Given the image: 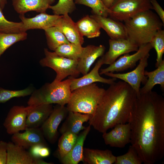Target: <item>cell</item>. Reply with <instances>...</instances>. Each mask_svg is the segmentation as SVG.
<instances>
[{
	"label": "cell",
	"mask_w": 164,
	"mask_h": 164,
	"mask_svg": "<svg viewBox=\"0 0 164 164\" xmlns=\"http://www.w3.org/2000/svg\"><path fill=\"white\" fill-rule=\"evenodd\" d=\"M130 143L145 164L164 156V98L156 92L137 96L128 122Z\"/></svg>",
	"instance_id": "obj_1"
},
{
	"label": "cell",
	"mask_w": 164,
	"mask_h": 164,
	"mask_svg": "<svg viewBox=\"0 0 164 164\" xmlns=\"http://www.w3.org/2000/svg\"><path fill=\"white\" fill-rule=\"evenodd\" d=\"M110 85L89 120V125L102 133L117 124L128 122L137 97L135 90L125 81Z\"/></svg>",
	"instance_id": "obj_2"
},
{
	"label": "cell",
	"mask_w": 164,
	"mask_h": 164,
	"mask_svg": "<svg viewBox=\"0 0 164 164\" xmlns=\"http://www.w3.org/2000/svg\"><path fill=\"white\" fill-rule=\"evenodd\" d=\"M127 39L138 47L150 43L164 24L151 10L141 12L125 21Z\"/></svg>",
	"instance_id": "obj_3"
},
{
	"label": "cell",
	"mask_w": 164,
	"mask_h": 164,
	"mask_svg": "<svg viewBox=\"0 0 164 164\" xmlns=\"http://www.w3.org/2000/svg\"><path fill=\"white\" fill-rule=\"evenodd\" d=\"M70 85L69 78L58 83H46L34 90L27 102L28 105L53 104L65 105L71 94Z\"/></svg>",
	"instance_id": "obj_4"
},
{
	"label": "cell",
	"mask_w": 164,
	"mask_h": 164,
	"mask_svg": "<svg viewBox=\"0 0 164 164\" xmlns=\"http://www.w3.org/2000/svg\"><path fill=\"white\" fill-rule=\"evenodd\" d=\"M105 91L95 83L78 88L71 92L66 107L69 111L93 115Z\"/></svg>",
	"instance_id": "obj_5"
},
{
	"label": "cell",
	"mask_w": 164,
	"mask_h": 164,
	"mask_svg": "<svg viewBox=\"0 0 164 164\" xmlns=\"http://www.w3.org/2000/svg\"><path fill=\"white\" fill-rule=\"evenodd\" d=\"M44 51L45 57L39 63L41 66L50 67L56 72V76L53 82H59L68 76L76 78L80 74L77 68L78 60L60 56L46 48Z\"/></svg>",
	"instance_id": "obj_6"
},
{
	"label": "cell",
	"mask_w": 164,
	"mask_h": 164,
	"mask_svg": "<svg viewBox=\"0 0 164 164\" xmlns=\"http://www.w3.org/2000/svg\"><path fill=\"white\" fill-rule=\"evenodd\" d=\"M109 9L108 15L111 18L124 22L152 7L150 0H115Z\"/></svg>",
	"instance_id": "obj_7"
},
{
	"label": "cell",
	"mask_w": 164,
	"mask_h": 164,
	"mask_svg": "<svg viewBox=\"0 0 164 164\" xmlns=\"http://www.w3.org/2000/svg\"><path fill=\"white\" fill-rule=\"evenodd\" d=\"M152 48L149 43L142 45L134 54H125L108 67L101 69L99 74H103L108 72H121L129 68H132L135 66L138 61L149 54L150 51Z\"/></svg>",
	"instance_id": "obj_8"
},
{
	"label": "cell",
	"mask_w": 164,
	"mask_h": 164,
	"mask_svg": "<svg viewBox=\"0 0 164 164\" xmlns=\"http://www.w3.org/2000/svg\"><path fill=\"white\" fill-rule=\"evenodd\" d=\"M149 54L147 55L139 61V63L133 70L125 73H114L108 72L104 74L112 78L121 79L128 84L135 90L137 96H139L141 84L144 85L147 80L145 75V68L148 65V59Z\"/></svg>",
	"instance_id": "obj_9"
},
{
	"label": "cell",
	"mask_w": 164,
	"mask_h": 164,
	"mask_svg": "<svg viewBox=\"0 0 164 164\" xmlns=\"http://www.w3.org/2000/svg\"><path fill=\"white\" fill-rule=\"evenodd\" d=\"M66 107L59 104L53 107L50 114L40 127L44 137L50 143L53 144L58 136L57 129L62 121L69 112Z\"/></svg>",
	"instance_id": "obj_10"
},
{
	"label": "cell",
	"mask_w": 164,
	"mask_h": 164,
	"mask_svg": "<svg viewBox=\"0 0 164 164\" xmlns=\"http://www.w3.org/2000/svg\"><path fill=\"white\" fill-rule=\"evenodd\" d=\"M29 106L15 105L9 110L3 123L7 133L13 135L27 128L26 119Z\"/></svg>",
	"instance_id": "obj_11"
},
{
	"label": "cell",
	"mask_w": 164,
	"mask_h": 164,
	"mask_svg": "<svg viewBox=\"0 0 164 164\" xmlns=\"http://www.w3.org/2000/svg\"><path fill=\"white\" fill-rule=\"evenodd\" d=\"M108 51L101 57L103 64H111L120 56L131 52L137 51L139 47L127 39H110L109 40Z\"/></svg>",
	"instance_id": "obj_12"
},
{
	"label": "cell",
	"mask_w": 164,
	"mask_h": 164,
	"mask_svg": "<svg viewBox=\"0 0 164 164\" xmlns=\"http://www.w3.org/2000/svg\"><path fill=\"white\" fill-rule=\"evenodd\" d=\"M110 132L103 133L105 144L112 147L123 148L130 143L131 129L128 123L116 125Z\"/></svg>",
	"instance_id": "obj_13"
},
{
	"label": "cell",
	"mask_w": 164,
	"mask_h": 164,
	"mask_svg": "<svg viewBox=\"0 0 164 164\" xmlns=\"http://www.w3.org/2000/svg\"><path fill=\"white\" fill-rule=\"evenodd\" d=\"M23 133L19 132L12 135V142L26 149L37 144L47 146L43 134L40 128H27Z\"/></svg>",
	"instance_id": "obj_14"
},
{
	"label": "cell",
	"mask_w": 164,
	"mask_h": 164,
	"mask_svg": "<svg viewBox=\"0 0 164 164\" xmlns=\"http://www.w3.org/2000/svg\"><path fill=\"white\" fill-rule=\"evenodd\" d=\"M104 64L102 59L100 58L96 63L94 67L89 73L79 78L70 77V90L72 91L75 90L96 82H99L110 85L115 82L117 79L112 78L107 79L101 77L99 70Z\"/></svg>",
	"instance_id": "obj_15"
},
{
	"label": "cell",
	"mask_w": 164,
	"mask_h": 164,
	"mask_svg": "<svg viewBox=\"0 0 164 164\" xmlns=\"http://www.w3.org/2000/svg\"><path fill=\"white\" fill-rule=\"evenodd\" d=\"M61 15H49L46 12L40 13L30 18L20 15L19 18L23 24V30L26 32L31 29H42L44 30L49 28L55 26Z\"/></svg>",
	"instance_id": "obj_16"
},
{
	"label": "cell",
	"mask_w": 164,
	"mask_h": 164,
	"mask_svg": "<svg viewBox=\"0 0 164 164\" xmlns=\"http://www.w3.org/2000/svg\"><path fill=\"white\" fill-rule=\"evenodd\" d=\"M105 50V46L102 45L98 46L90 45L84 47L77 67L80 73L83 75L87 73L95 60L104 54Z\"/></svg>",
	"instance_id": "obj_17"
},
{
	"label": "cell",
	"mask_w": 164,
	"mask_h": 164,
	"mask_svg": "<svg viewBox=\"0 0 164 164\" xmlns=\"http://www.w3.org/2000/svg\"><path fill=\"white\" fill-rule=\"evenodd\" d=\"M91 16L99 24L112 39H127L126 29L124 24L111 18L93 14Z\"/></svg>",
	"instance_id": "obj_18"
},
{
	"label": "cell",
	"mask_w": 164,
	"mask_h": 164,
	"mask_svg": "<svg viewBox=\"0 0 164 164\" xmlns=\"http://www.w3.org/2000/svg\"><path fill=\"white\" fill-rule=\"evenodd\" d=\"M26 119L27 128L41 127L49 117L53 109L52 104H41L29 106Z\"/></svg>",
	"instance_id": "obj_19"
},
{
	"label": "cell",
	"mask_w": 164,
	"mask_h": 164,
	"mask_svg": "<svg viewBox=\"0 0 164 164\" xmlns=\"http://www.w3.org/2000/svg\"><path fill=\"white\" fill-rule=\"evenodd\" d=\"M55 26L61 30L70 43L80 46L84 43L83 36L68 14L62 15Z\"/></svg>",
	"instance_id": "obj_20"
},
{
	"label": "cell",
	"mask_w": 164,
	"mask_h": 164,
	"mask_svg": "<svg viewBox=\"0 0 164 164\" xmlns=\"http://www.w3.org/2000/svg\"><path fill=\"white\" fill-rule=\"evenodd\" d=\"M91 115L78 112L69 111L66 120L59 129L62 134L69 132L78 135L86 127L83 125L89 121Z\"/></svg>",
	"instance_id": "obj_21"
},
{
	"label": "cell",
	"mask_w": 164,
	"mask_h": 164,
	"mask_svg": "<svg viewBox=\"0 0 164 164\" xmlns=\"http://www.w3.org/2000/svg\"><path fill=\"white\" fill-rule=\"evenodd\" d=\"M55 0H12L15 11L20 15H24L30 11L46 12L49 6Z\"/></svg>",
	"instance_id": "obj_22"
},
{
	"label": "cell",
	"mask_w": 164,
	"mask_h": 164,
	"mask_svg": "<svg viewBox=\"0 0 164 164\" xmlns=\"http://www.w3.org/2000/svg\"><path fill=\"white\" fill-rule=\"evenodd\" d=\"M116 158L112 151L108 149L84 148L82 162L84 164H112L115 162Z\"/></svg>",
	"instance_id": "obj_23"
},
{
	"label": "cell",
	"mask_w": 164,
	"mask_h": 164,
	"mask_svg": "<svg viewBox=\"0 0 164 164\" xmlns=\"http://www.w3.org/2000/svg\"><path fill=\"white\" fill-rule=\"evenodd\" d=\"M26 149L12 142L7 143L6 164H33L34 158Z\"/></svg>",
	"instance_id": "obj_24"
},
{
	"label": "cell",
	"mask_w": 164,
	"mask_h": 164,
	"mask_svg": "<svg viewBox=\"0 0 164 164\" xmlns=\"http://www.w3.org/2000/svg\"><path fill=\"white\" fill-rule=\"evenodd\" d=\"M91 129L89 125L78 135L76 142L71 150L60 159L62 164H78L82 162L84 143Z\"/></svg>",
	"instance_id": "obj_25"
},
{
	"label": "cell",
	"mask_w": 164,
	"mask_h": 164,
	"mask_svg": "<svg viewBox=\"0 0 164 164\" xmlns=\"http://www.w3.org/2000/svg\"><path fill=\"white\" fill-rule=\"evenodd\" d=\"M145 75L147 80L144 86L140 89V94H144L151 91L156 85L159 84L164 89V60H163L157 68L152 71L145 70Z\"/></svg>",
	"instance_id": "obj_26"
},
{
	"label": "cell",
	"mask_w": 164,
	"mask_h": 164,
	"mask_svg": "<svg viewBox=\"0 0 164 164\" xmlns=\"http://www.w3.org/2000/svg\"><path fill=\"white\" fill-rule=\"evenodd\" d=\"M77 27L81 35L88 38L99 36L101 27L98 22L88 15L84 16L75 22Z\"/></svg>",
	"instance_id": "obj_27"
},
{
	"label": "cell",
	"mask_w": 164,
	"mask_h": 164,
	"mask_svg": "<svg viewBox=\"0 0 164 164\" xmlns=\"http://www.w3.org/2000/svg\"><path fill=\"white\" fill-rule=\"evenodd\" d=\"M47 43L49 49L54 51L60 45L70 42L61 30L57 26H53L44 30Z\"/></svg>",
	"instance_id": "obj_28"
},
{
	"label": "cell",
	"mask_w": 164,
	"mask_h": 164,
	"mask_svg": "<svg viewBox=\"0 0 164 164\" xmlns=\"http://www.w3.org/2000/svg\"><path fill=\"white\" fill-rule=\"evenodd\" d=\"M78 135L67 132L62 134L58 142L57 154L60 159L69 153L75 145Z\"/></svg>",
	"instance_id": "obj_29"
},
{
	"label": "cell",
	"mask_w": 164,
	"mask_h": 164,
	"mask_svg": "<svg viewBox=\"0 0 164 164\" xmlns=\"http://www.w3.org/2000/svg\"><path fill=\"white\" fill-rule=\"evenodd\" d=\"M84 48V47L82 46L70 43L60 45L54 52L60 56L78 60L82 54Z\"/></svg>",
	"instance_id": "obj_30"
},
{
	"label": "cell",
	"mask_w": 164,
	"mask_h": 164,
	"mask_svg": "<svg viewBox=\"0 0 164 164\" xmlns=\"http://www.w3.org/2000/svg\"><path fill=\"white\" fill-rule=\"evenodd\" d=\"M27 37L26 32L18 33H0V59L7 49L15 43L26 39Z\"/></svg>",
	"instance_id": "obj_31"
},
{
	"label": "cell",
	"mask_w": 164,
	"mask_h": 164,
	"mask_svg": "<svg viewBox=\"0 0 164 164\" xmlns=\"http://www.w3.org/2000/svg\"><path fill=\"white\" fill-rule=\"evenodd\" d=\"M152 48L157 53L155 67H157L163 60L162 56L164 53V31L162 29L158 30L150 42Z\"/></svg>",
	"instance_id": "obj_32"
},
{
	"label": "cell",
	"mask_w": 164,
	"mask_h": 164,
	"mask_svg": "<svg viewBox=\"0 0 164 164\" xmlns=\"http://www.w3.org/2000/svg\"><path fill=\"white\" fill-rule=\"evenodd\" d=\"M0 8V33H18L24 32L23 24L21 21L15 22L7 20Z\"/></svg>",
	"instance_id": "obj_33"
},
{
	"label": "cell",
	"mask_w": 164,
	"mask_h": 164,
	"mask_svg": "<svg viewBox=\"0 0 164 164\" xmlns=\"http://www.w3.org/2000/svg\"><path fill=\"white\" fill-rule=\"evenodd\" d=\"M74 2L75 4L91 8L93 14L106 17L108 16L109 9L104 5L102 0H75Z\"/></svg>",
	"instance_id": "obj_34"
},
{
	"label": "cell",
	"mask_w": 164,
	"mask_h": 164,
	"mask_svg": "<svg viewBox=\"0 0 164 164\" xmlns=\"http://www.w3.org/2000/svg\"><path fill=\"white\" fill-rule=\"evenodd\" d=\"M34 90L33 87L30 86L19 90H11L0 87V103H5L13 98L31 95Z\"/></svg>",
	"instance_id": "obj_35"
},
{
	"label": "cell",
	"mask_w": 164,
	"mask_h": 164,
	"mask_svg": "<svg viewBox=\"0 0 164 164\" xmlns=\"http://www.w3.org/2000/svg\"><path fill=\"white\" fill-rule=\"evenodd\" d=\"M142 161L135 149L132 145L125 154L116 157L114 164H141Z\"/></svg>",
	"instance_id": "obj_36"
},
{
	"label": "cell",
	"mask_w": 164,
	"mask_h": 164,
	"mask_svg": "<svg viewBox=\"0 0 164 164\" xmlns=\"http://www.w3.org/2000/svg\"><path fill=\"white\" fill-rule=\"evenodd\" d=\"M49 9L52 10L54 14L63 15L71 13L76 7L73 0H59L56 4L50 5Z\"/></svg>",
	"instance_id": "obj_37"
},
{
	"label": "cell",
	"mask_w": 164,
	"mask_h": 164,
	"mask_svg": "<svg viewBox=\"0 0 164 164\" xmlns=\"http://www.w3.org/2000/svg\"><path fill=\"white\" fill-rule=\"evenodd\" d=\"M150 3L152 7L158 15V16L162 22L164 24V11L158 3L156 0H150Z\"/></svg>",
	"instance_id": "obj_38"
},
{
	"label": "cell",
	"mask_w": 164,
	"mask_h": 164,
	"mask_svg": "<svg viewBox=\"0 0 164 164\" xmlns=\"http://www.w3.org/2000/svg\"><path fill=\"white\" fill-rule=\"evenodd\" d=\"M7 142L0 141V164H6L7 162Z\"/></svg>",
	"instance_id": "obj_39"
},
{
	"label": "cell",
	"mask_w": 164,
	"mask_h": 164,
	"mask_svg": "<svg viewBox=\"0 0 164 164\" xmlns=\"http://www.w3.org/2000/svg\"><path fill=\"white\" fill-rule=\"evenodd\" d=\"M43 146L44 145L37 144L34 145L29 148V152L34 158H40L39 156V152L40 148Z\"/></svg>",
	"instance_id": "obj_40"
},
{
	"label": "cell",
	"mask_w": 164,
	"mask_h": 164,
	"mask_svg": "<svg viewBox=\"0 0 164 164\" xmlns=\"http://www.w3.org/2000/svg\"><path fill=\"white\" fill-rule=\"evenodd\" d=\"M50 154L49 148L46 146H43L40 148L39 155L40 158H45L48 156Z\"/></svg>",
	"instance_id": "obj_41"
},
{
	"label": "cell",
	"mask_w": 164,
	"mask_h": 164,
	"mask_svg": "<svg viewBox=\"0 0 164 164\" xmlns=\"http://www.w3.org/2000/svg\"><path fill=\"white\" fill-rule=\"evenodd\" d=\"M52 162H47L44 161L42 158H34L33 164H53Z\"/></svg>",
	"instance_id": "obj_42"
},
{
	"label": "cell",
	"mask_w": 164,
	"mask_h": 164,
	"mask_svg": "<svg viewBox=\"0 0 164 164\" xmlns=\"http://www.w3.org/2000/svg\"><path fill=\"white\" fill-rule=\"evenodd\" d=\"M104 5L109 9L115 0H102Z\"/></svg>",
	"instance_id": "obj_43"
},
{
	"label": "cell",
	"mask_w": 164,
	"mask_h": 164,
	"mask_svg": "<svg viewBox=\"0 0 164 164\" xmlns=\"http://www.w3.org/2000/svg\"><path fill=\"white\" fill-rule=\"evenodd\" d=\"M7 0H0V8L3 10L7 4Z\"/></svg>",
	"instance_id": "obj_44"
}]
</instances>
